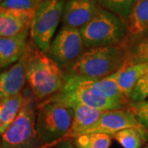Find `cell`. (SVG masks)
<instances>
[{
  "label": "cell",
  "instance_id": "cell-1",
  "mask_svg": "<svg viewBox=\"0 0 148 148\" xmlns=\"http://www.w3.org/2000/svg\"><path fill=\"white\" fill-rule=\"evenodd\" d=\"M28 89L37 101H43L64 88L66 74L63 69L34 45L28 41L23 55Z\"/></svg>",
  "mask_w": 148,
  "mask_h": 148
},
{
  "label": "cell",
  "instance_id": "cell-2",
  "mask_svg": "<svg viewBox=\"0 0 148 148\" xmlns=\"http://www.w3.org/2000/svg\"><path fill=\"white\" fill-rule=\"evenodd\" d=\"M127 48V42L118 45L88 48L65 74L92 79L107 77L125 65Z\"/></svg>",
  "mask_w": 148,
  "mask_h": 148
},
{
  "label": "cell",
  "instance_id": "cell-3",
  "mask_svg": "<svg viewBox=\"0 0 148 148\" xmlns=\"http://www.w3.org/2000/svg\"><path fill=\"white\" fill-rule=\"evenodd\" d=\"M36 101L30 90L29 93L25 90L18 115L2 134V148H38L42 146L36 129Z\"/></svg>",
  "mask_w": 148,
  "mask_h": 148
},
{
  "label": "cell",
  "instance_id": "cell-4",
  "mask_svg": "<svg viewBox=\"0 0 148 148\" xmlns=\"http://www.w3.org/2000/svg\"><path fill=\"white\" fill-rule=\"evenodd\" d=\"M80 32L86 49L118 45L127 42L126 22L102 8L96 16Z\"/></svg>",
  "mask_w": 148,
  "mask_h": 148
},
{
  "label": "cell",
  "instance_id": "cell-5",
  "mask_svg": "<svg viewBox=\"0 0 148 148\" xmlns=\"http://www.w3.org/2000/svg\"><path fill=\"white\" fill-rule=\"evenodd\" d=\"M73 110L60 103L45 100L37 105L36 129L43 144L67 137L73 120Z\"/></svg>",
  "mask_w": 148,
  "mask_h": 148
},
{
  "label": "cell",
  "instance_id": "cell-6",
  "mask_svg": "<svg viewBox=\"0 0 148 148\" xmlns=\"http://www.w3.org/2000/svg\"><path fill=\"white\" fill-rule=\"evenodd\" d=\"M66 2L67 0H45L36 11L30 26V37L44 53H47L54 38Z\"/></svg>",
  "mask_w": 148,
  "mask_h": 148
},
{
  "label": "cell",
  "instance_id": "cell-7",
  "mask_svg": "<svg viewBox=\"0 0 148 148\" xmlns=\"http://www.w3.org/2000/svg\"><path fill=\"white\" fill-rule=\"evenodd\" d=\"M86 49L80 30L62 27L46 53L66 72L81 58Z\"/></svg>",
  "mask_w": 148,
  "mask_h": 148
},
{
  "label": "cell",
  "instance_id": "cell-8",
  "mask_svg": "<svg viewBox=\"0 0 148 148\" xmlns=\"http://www.w3.org/2000/svg\"><path fill=\"white\" fill-rule=\"evenodd\" d=\"M46 100L60 103L68 107L74 105H81L101 111L120 110L127 107L110 101L95 90L82 87L64 86L57 94Z\"/></svg>",
  "mask_w": 148,
  "mask_h": 148
},
{
  "label": "cell",
  "instance_id": "cell-9",
  "mask_svg": "<svg viewBox=\"0 0 148 148\" xmlns=\"http://www.w3.org/2000/svg\"><path fill=\"white\" fill-rule=\"evenodd\" d=\"M141 126L131 109L127 106L120 110L103 111L99 119L79 135L86 133H105L113 137L123 129Z\"/></svg>",
  "mask_w": 148,
  "mask_h": 148
},
{
  "label": "cell",
  "instance_id": "cell-10",
  "mask_svg": "<svg viewBox=\"0 0 148 148\" xmlns=\"http://www.w3.org/2000/svg\"><path fill=\"white\" fill-rule=\"evenodd\" d=\"M64 86L90 89L100 93L110 101L119 103L124 106H128L130 103V101L123 95L118 86L115 73L102 79H92L77 76H66Z\"/></svg>",
  "mask_w": 148,
  "mask_h": 148
},
{
  "label": "cell",
  "instance_id": "cell-11",
  "mask_svg": "<svg viewBox=\"0 0 148 148\" xmlns=\"http://www.w3.org/2000/svg\"><path fill=\"white\" fill-rule=\"evenodd\" d=\"M95 0H67L62 16V27L81 30L101 10Z\"/></svg>",
  "mask_w": 148,
  "mask_h": 148
},
{
  "label": "cell",
  "instance_id": "cell-12",
  "mask_svg": "<svg viewBox=\"0 0 148 148\" xmlns=\"http://www.w3.org/2000/svg\"><path fill=\"white\" fill-rule=\"evenodd\" d=\"M36 11L0 8V37L15 36L29 29Z\"/></svg>",
  "mask_w": 148,
  "mask_h": 148
},
{
  "label": "cell",
  "instance_id": "cell-13",
  "mask_svg": "<svg viewBox=\"0 0 148 148\" xmlns=\"http://www.w3.org/2000/svg\"><path fill=\"white\" fill-rule=\"evenodd\" d=\"M30 28L11 37H0V70L17 63L23 57L28 44Z\"/></svg>",
  "mask_w": 148,
  "mask_h": 148
},
{
  "label": "cell",
  "instance_id": "cell-14",
  "mask_svg": "<svg viewBox=\"0 0 148 148\" xmlns=\"http://www.w3.org/2000/svg\"><path fill=\"white\" fill-rule=\"evenodd\" d=\"M27 82L23 58L0 73V101L22 93Z\"/></svg>",
  "mask_w": 148,
  "mask_h": 148
},
{
  "label": "cell",
  "instance_id": "cell-15",
  "mask_svg": "<svg viewBox=\"0 0 148 148\" xmlns=\"http://www.w3.org/2000/svg\"><path fill=\"white\" fill-rule=\"evenodd\" d=\"M127 45L148 36V0H136L127 21Z\"/></svg>",
  "mask_w": 148,
  "mask_h": 148
},
{
  "label": "cell",
  "instance_id": "cell-16",
  "mask_svg": "<svg viewBox=\"0 0 148 148\" xmlns=\"http://www.w3.org/2000/svg\"><path fill=\"white\" fill-rule=\"evenodd\" d=\"M148 72V63L123 66L116 74V82L119 90L130 101L132 92L139 79Z\"/></svg>",
  "mask_w": 148,
  "mask_h": 148
},
{
  "label": "cell",
  "instance_id": "cell-17",
  "mask_svg": "<svg viewBox=\"0 0 148 148\" xmlns=\"http://www.w3.org/2000/svg\"><path fill=\"white\" fill-rule=\"evenodd\" d=\"M70 108L73 110L74 116L71 129L66 138H74L78 136L81 132L92 126L103 113V111L81 105H74Z\"/></svg>",
  "mask_w": 148,
  "mask_h": 148
},
{
  "label": "cell",
  "instance_id": "cell-18",
  "mask_svg": "<svg viewBox=\"0 0 148 148\" xmlns=\"http://www.w3.org/2000/svg\"><path fill=\"white\" fill-rule=\"evenodd\" d=\"M113 138L123 148H142L148 140V130L143 126L128 127L115 133Z\"/></svg>",
  "mask_w": 148,
  "mask_h": 148
},
{
  "label": "cell",
  "instance_id": "cell-19",
  "mask_svg": "<svg viewBox=\"0 0 148 148\" xmlns=\"http://www.w3.org/2000/svg\"><path fill=\"white\" fill-rule=\"evenodd\" d=\"M22 103L23 93L0 101V105L2 108L0 113V119L3 123L7 129L18 115Z\"/></svg>",
  "mask_w": 148,
  "mask_h": 148
},
{
  "label": "cell",
  "instance_id": "cell-20",
  "mask_svg": "<svg viewBox=\"0 0 148 148\" xmlns=\"http://www.w3.org/2000/svg\"><path fill=\"white\" fill-rule=\"evenodd\" d=\"M113 137L105 133H86L73 138L77 148H109Z\"/></svg>",
  "mask_w": 148,
  "mask_h": 148
},
{
  "label": "cell",
  "instance_id": "cell-21",
  "mask_svg": "<svg viewBox=\"0 0 148 148\" xmlns=\"http://www.w3.org/2000/svg\"><path fill=\"white\" fill-rule=\"evenodd\" d=\"M148 63V36L128 44L127 58L124 66Z\"/></svg>",
  "mask_w": 148,
  "mask_h": 148
},
{
  "label": "cell",
  "instance_id": "cell-22",
  "mask_svg": "<svg viewBox=\"0 0 148 148\" xmlns=\"http://www.w3.org/2000/svg\"><path fill=\"white\" fill-rule=\"evenodd\" d=\"M136 0H96L102 8L113 12L126 22Z\"/></svg>",
  "mask_w": 148,
  "mask_h": 148
},
{
  "label": "cell",
  "instance_id": "cell-23",
  "mask_svg": "<svg viewBox=\"0 0 148 148\" xmlns=\"http://www.w3.org/2000/svg\"><path fill=\"white\" fill-rule=\"evenodd\" d=\"M40 3L36 0H3L0 8L15 10H36Z\"/></svg>",
  "mask_w": 148,
  "mask_h": 148
},
{
  "label": "cell",
  "instance_id": "cell-24",
  "mask_svg": "<svg viewBox=\"0 0 148 148\" xmlns=\"http://www.w3.org/2000/svg\"><path fill=\"white\" fill-rule=\"evenodd\" d=\"M148 99V72L139 79L132 90L130 102L146 101Z\"/></svg>",
  "mask_w": 148,
  "mask_h": 148
},
{
  "label": "cell",
  "instance_id": "cell-25",
  "mask_svg": "<svg viewBox=\"0 0 148 148\" xmlns=\"http://www.w3.org/2000/svg\"><path fill=\"white\" fill-rule=\"evenodd\" d=\"M128 106L139 123L148 130V102H130Z\"/></svg>",
  "mask_w": 148,
  "mask_h": 148
},
{
  "label": "cell",
  "instance_id": "cell-26",
  "mask_svg": "<svg viewBox=\"0 0 148 148\" xmlns=\"http://www.w3.org/2000/svg\"><path fill=\"white\" fill-rule=\"evenodd\" d=\"M56 148H77L73 143L69 141H63L59 143Z\"/></svg>",
  "mask_w": 148,
  "mask_h": 148
},
{
  "label": "cell",
  "instance_id": "cell-27",
  "mask_svg": "<svg viewBox=\"0 0 148 148\" xmlns=\"http://www.w3.org/2000/svg\"><path fill=\"white\" fill-rule=\"evenodd\" d=\"M1 105H0V113H1ZM7 130V127H5V125L3 124V123L2 122V120L0 119V134H3V132Z\"/></svg>",
  "mask_w": 148,
  "mask_h": 148
},
{
  "label": "cell",
  "instance_id": "cell-28",
  "mask_svg": "<svg viewBox=\"0 0 148 148\" xmlns=\"http://www.w3.org/2000/svg\"><path fill=\"white\" fill-rule=\"evenodd\" d=\"M36 1H37V2H40V3H41V2L45 1V0H36Z\"/></svg>",
  "mask_w": 148,
  "mask_h": 148
},
{
  "label": "cell",
  "instance_id": "cell-29",
  "mask_svg": "<svg viewBox=\"0 0 148 148\" xmlns=\"http://www.w3.org/2000/svg\"><path fill=\"white\" fill-rule=\"evenodd\" d=\"M143 148H148V144H147V145H146V146H145V147Z\"/></svg>",
  "mask_w": 148,
  "mask_h": 148
},
{
  "label": "cell",
  "instance_id": "cell-30",
  "mask_svg": "<svg viewBox=\"0 0 148 148\" xmlns=\"http://www.w3.org/2000/svg\"><path fill=\"white\" fill-rule=\"evenodd\" d=\"M0 148H2V146H1V144H0Z\"/></svg>",
  "mask_w": 148,
  "mask_h": 148
},
{
  "label": "cell",
  "instance_id": "cell-31",
  "mask_svg": "<svg viewBox=\"0 0 148 148\" xmlns=\"http://www.w3.org/2000/svg\"><path fill=\"white\" fill-rule=\"evenodd\" d=\"M2 1H3V0H0V3H1V2H2Z\"/></svg>",
  "mask_w": 148,
  "mask_h": 148
},
{
  "label": "cell",
  "instance_id": "cell-32",
  "mask_svg": "<svg viewBox=\"0 0 148 148\" xmlns=\"http://www.w3.org/2000/svg\"><path fill=\"white\" fill-rule=\"evenodd\" d=\"M147 101V102H148V99H147V101Z\"/></svg>",
  "mask_w": 148,
  "mask_h": 148
},
{
  "label": "cell",
  "instance_id": "cell-33",
  "mask_svg": "<svg viewBox=\"0 0 148 148\" xmlns=\"http://www.w3.org/2000/svg\"><path fill=\"white\" fill-rule=\"evenodd\" d=\"M95 1H96V0H95Z\"/></svg>",
  "mask_w": 148,
  "mask_h": 148
}]
</instances>
